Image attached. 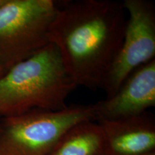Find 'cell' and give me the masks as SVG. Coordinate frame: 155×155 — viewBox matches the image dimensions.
Segmentation results:
<instances>
[{
  "mask_svg": "<svg viewBox=\"0 0 155 155\" xmlns=\"http://www.w3.org/2000/svg\"><path fill=\"white\" fill-rule=\"evenodd\" d=\"M123 2L78 0L59 7L49 40L77 86L104 90L121 47L127 23Z\"/></svg>",
  "mask_w": 155,
  "mask_h": 155,
  "instance_id": "obj_1",
  "label": "cell"
},
{
  "mask_svg": "<svg viewBox=\"0 0 155 155\" xmlns=\"http://www.w3.org/2000/svg\"><path fill=\"white\" fill-rule=\"evenodd\" d=\"M77 87L57 48L49 43L0 77V117L33 109L62 110Z\"/></svg>",
  "mask_w": 155,
  "mask_h": 155,
  "instance_id": "obj_2",
  "label": "cell"
},
{
  "mask_svg": "<svg viewBox=\"0 0 155 155\" xmlns=\"http://www.w3.org/2000/svg\"><path fill=\"white\" fill-rule=\"evenodd\" d=\"M86 121H95L94 104L0 117V155H48L65 131Z\"/></svg>",
  "mask_w": 155,
  "mask_h": 155,
  "instance_id": "obj_3",
  "label": "cell"
},
{
  "mask_svg": "<svg viewBox=\"0 0 155 155\" xmlns=\"http://www.w3.org/2000/svg\"><path fill=\"white\" fill-rule=\"evenodd\" d=\"M54 0H6L0 6V67L8 71L50 43Z\"/></svg>",
  "mask_w": 155,
  "mask_h": 155,
  "instance_id": "obj_4",
  "label": "cell"
},
{
  "mask_svg": "<svg viewBox=\"0 0 155 155\" xmlns=\"http://www.w3.org/2000/svg\"><path fill=\"white\" fill-rule=\"evenodd\" d=\"M129 17L121 47L108 74L104 91L106 98L119 90L139 67L155 57V7L147 0H124Z\"/></svg>",
  "mask_w": 155,
  "mask_h": 155,
  "instance_id": "obj_5",
  "label": "cell"
},
{
  "mask_svg": "<svg viewBox=\"0 0 155 155\" xmlns=\"http://www.w3.org/2000/svg\"><path fill=\"white\" fill-rule=\"evenodd\" d=\"M155 106V59L135 70L110 98L94 104L95 121L139 116Z\"/></svg>",
  "mask_w": 155,
  "mask_h": 155,
  "instance_id": "obj_6",
  "label": "cell"
},
{
  "mask_svg": "<svg viewBox=\"0 0 155 155\" xmlns=\"http://www.w3.org/2000/svg\"><path fill=\"white\" fill-rule=\"evenodd\" d=\"M101 127L109 155H142L155 152V121L148 111L139 116L97 121Z\"/></svg>",
  "mask_w": 155,
  "mask_h": 155,
  "instance_id": "obj_7",
  "label": "cell"
},
{
  "mask_svg": "<svg viewBox=\"0 0 155 155\" xmlns=\"http://www.w3.org/2000/svg\"><path fill=\"white\" fill-rule=\"evenodd\" d=\"M48 155H109V153L101 125L94 121H86L65 131Z\"/></svg>",
  "mask_w": 155,
  "mask_h": 155,
  "instance_id": "obj_8",
  "label": "cell"
},
{
  "mask_svg": "<svg viewBox=\"0 0 155 155\" xmlns=\"http://www.w3.org/2000/svg\"><path fill=\"white\" fill-rule=\"evenodd\" d=\"M5 72H6V71H5V70L2 69L1 67H0V77H1L2 75Z\"/></svg>",
  "mask_w": 155,
  "mask_h": 155,
  "instance_id": "obj_9",
  "label": "cell"
},
{
  "mask_svg": "<svg viewBox=\"0 0 155 155\" xmlns=\"http://www.w3.org/2000/svg\"><path fill=\"white\" fill-rule=\"evenodd\" d=\"M142 155H155V152H149V153H147V154H142Z\"/></svg>",
  "mask_w": 155,
  "mask_h": 155,
  "instance_id": "obj_10",
  "label": "cell"
},
{
  "mask_svg": "<svg viewBox=\"0 0 155 155\" xmlns=\"http://www.w3.org/2000/svg\"><path fill=\"white\" fill-rule=\"evenodd\" d=\"M6 1V0H0V6H2L3 5L4 3H5V2Z\"/></svg>",
  "mask_w": 155,
  "mask_h": 155,
  "instance_id": "obj_11",
  "label": "cell"
}]
</instances>
